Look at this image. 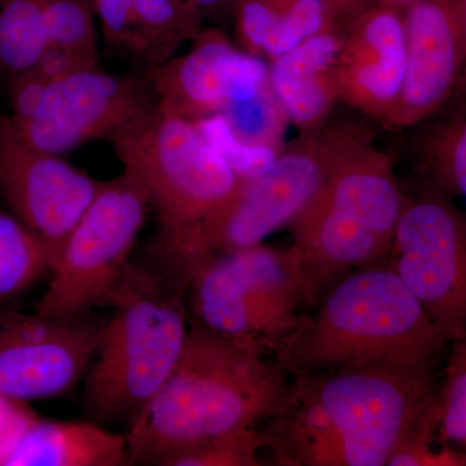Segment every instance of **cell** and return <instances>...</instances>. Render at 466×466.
<instances>
[{
    "mask_svg": "<svg viewBox=\"0 0 466 466\" xmlns=\"http://www.w3.org/2000/svg\"><path fill=\"white\" fill-rule=\"evenodd\" d=\"M435 373L366 366L296 376L283 410L262 431L291 466H388L435 415Z\"/></svg>",
    "mask_w": 466,
    "mask_h": 466,
    "instance_id": "1",
    "label": "cell"
},
{
    "mask_svg": "<svg viewBox=\"0 0 466 466\" xmlns=\"http://www.w3.org/2000/svg\"><path fill=\"white\" fill-rule=\"evenodd\" d=\"M253 342L211 332L191 320L179 363L128 426L130 464L158 465L198 441L256 428L283 410L290 385Z\"/></svg>",
    "mask_w": 466,
    "mask_h": 466,
    "instance_id": "2",
    "label": "cell"
},
{
    "mask_svg": "<svg viewBox=\"0 0 466 466\" xmlns=\"http://www.w3.org/2000/svg\"><path fill=\"white\" fill-rule=\"evenodd\" d=\"M450 341L390 266L350 272L318 299L278 350L294 376L389 366L435 373Z\"/></svg>",
    "mask_w": 466,
    "mask_h": 466,
    "instance_id": "3",
    "label": "cell"
},
{
    "mask_svg": "<svg viewBox=\"0 0 466 466\" xmlns=\"http://www.w3.org/2000/svg\"><path fill=\"white\" fill-rule=\"evenodd\" d=\"M188 283L148 254L131 260L86 379L85 406L95 420L130 426L167 381L191 330Z\"/></svg>",
    "mask_w": 466,
    "mask_h": 466,
    "instance_id": "4",
    "label": "cell"
},
{
    "mask_svg": "<svg viewBox=\"0 0 466 466\" xmlns=\"http://www.w3.org/2000/svg\"><path fill=\"white\" fill-rule=\"evenodd\" d=\"M106 142L157 214L158 231L147 253L158 258L179 256L222 216L244 183L193 122L159 106Z\"/></svg>",
    "mask_w": 466,
    "mask_h": 466,
    "instance_id": "5",
    "label": "cell"
},
{
    "mask_svg": "<svg viewBox=\"0 0 466 466\" xmlns=\"http://www.w3.org/2000/svg\"><path fill=\"white\" fill-rule=\"evenodd\" d=\"M187 303L211 332L278 351L309 308L299 251L259 244L208 257L192 269Z\"/></svg>",
    "mask_w": 466,
    "mask_h": 466,
    "instance_id": "6",
    "label": "cell"
},
{
    "mask_svg": "<svg viewBox=\"0 0 466 466\" xmlns=\"http://www.w3.org/2000/svg\"><path fill=\"white\" fill-rule=\"evenodd\" d=\"M12 127L34 148L61 156L110 135L158 106L143 72L116 76L99 66L48 75L32 70L11 84Z\"/></svg>",
    "mask_w": 466,
    "mask_h": 466,
    "instance_id": "7",
    "label": "cell"
},
{
    "mask_svg": "<svg viewBox=\"0 0 466 466\" xmlns=\"http://www.w3.org/2000/svg\"><path fill=\"white\" fill-rule=\"evenodd\" d=\"M149 210L148 196L127 171L101 182L51 268L36 314L69 321L110 308Z\"/></svg>",
    "mask_w": 466,
    "mask_h": 466,
    "instance_id": "8",
    "label": "cell"
},
{
    "mask_svg": "<svg viewBox=\"0 0 466 466\" xmlns=\"http://www.w3.org/2000/svg\"><path fill=\"white\" fill-rule=\"evenodd\" d=\"M391 267L449 341L466 337V214L428 189L407 198Z\"/></svg>",
    "mask_w": 466,
    "mask_h": 466,
    "instance_id": "9",
    "label": "cell"
},
{
    "mask_svg": "<svg viewBox=\"0 0 466 466\" xmlns=\"http://www.w3.org/2000/svg\"><path fill=\"white\" fill-rule=\"evenodd\" d=\"M329 147L330 131L281 150L268 170L244 180L222 216L167 262L191 276L208 257L263 244L290 226L320 188Z\"/></svg>",
    "mask_w": 466,
    "mask_h": 466,
    "instance_id": "10",
    "label": "cell"
},
{
    "mask_svg": "<svg viewBox=\"0 0 466 466\" xmlns=\"http://www.w3.org/2000/svg\"><path fill=\"white\" fill-rule=\"evenodd\" d=\"M106 320L95 314L58 320L0 305V398L21 403L72 390L96 354Z\"/></svg>",
    "mask_w": 466,
    "mask_h": 466,
    "instance_id": "11",
    "label": "cell"
},
{
    "mask_svg": "<svg viewBox=\"0 0 466 466\" xmlns=\"http://www.w3.org/2000/svg\"><path fill=\"white\" fill-rule=\"evenodd\" d=\"M100 184L60 156L34 148L0 113V195L41 241L51 268Z\"/></svg>",
    "mask_w": 466,
    "mask_h": 466,
    "instance_id": "12",
    "label": "cell"
},
{
    "mask_svg": "<svg viewBox=\"0 0 466 466\" xmlns=\"http://www.w3.org/2000/svg\"><path fill=\"white\" fill-rule=\"evenodd\" d=\"M143 73L158 106L191 122L271 90L263 58L236 47L218 29H202L186 55Z\"/></svg>",
    "mask_w": 466,
    "mask_h": 466,
    "instance_id": "13",
    "label": "cell"
},
{
    "mask_svg": "<svg viewBox=\"0 0 466 466\" xmlns=\"http://www.w3.org/2000/svg\"><path fill=\"white\" fill-rule=\"evenodd\" d=\"M406 69L386 127L424 124L441 112L458 91L464 67L459 0H416L403 7Z\"/></svg>",
    "mask_w": 466,
    "mask_h": 466,
    "instance_id": "14",
    "label": "cell"
},
{
    "mask_svg": "<svg viewBox=\"0 0 466 466\" xmlns=\"http://www.w3.org/2000/svg\"><path fill=\"white\" fill-rule=\"evenodd\" d=\"M406 51L403 8L381 3L361 11L343 30L339 97L366 115L385 118L403 84Z\"/></svg>",
    "mask_w": 466,
    "mask_h": 466,
    "instance_id": "15",
    "label": "cell"
},
{
    "mask_svg": "<svg viewBox=\"0 0 466 466\" xmlns=\"http://www.w3.org/2000/svg\"><path fill=\"white\" fill-rule=\"evenodd\" d=\"M112 56L148 72L200 34L202 17L184 0H94Z\"/></svg>",
    "mask_w": 466,
    "mask_h": 466,
    "instance_id": "16",
    "label": "cell"
},
{
    "mask_svg": "<svg viewBox=\"0 0 466 466\" xmlns=\"http://www.w3.org/2000/svg\"><path fill=\"white\" fill-rule=\"evenodd\" d=\"M343 30L330 24L271 61L269 88L285 116L299 128L314 131L339 99L337 63Z\"/></svg>",
    "mask_w": 466,
    "mask_h": 466,
    "instance_id": "17",
    "label": "cell"
},
{
    "mask_svg": "<svg viewBox=\"0 0 466 466\" xmlns=\"http://www.w3.org/2000/svg\"><path fill=\"white\" fill-rule=\"evenodd\" d=\"M5 466H126L127 437L92 422L32 417L5 453Z\"/></svg>",
    "mask_w": 466,
    "mask_h": 466,
    "instance_id": "18",
    "label": "cell"
},
{
    "mask_svg": "<svg viewBox=\"0 0 466 466\" xmlns=\"http://www.w3.org/2000/svg\"><path fill=\"white\" fill-rule=\"evenodd\" d=\"M355 0H236L242 50L274 61L330 24Z\"/></svg>",
    "mask_w": 466,
    "mask_h": 466,
    "instance_id": "19",
    "label": "cell"
},
{
    "mask_svg": "<svg viewBox=\"0 0 466 466\" xmlns=\"http://www.w3.org/2000/svg\"><path fill=\"white\" fill-rule=\"evenodd\" d=\"M47 48L39 72L56 75L99 66L94 0H43Z\"/></svg>",
    "mask_w": 466,
    "mask_h": 466,
    "instance_id": "20",
    "label": "cell"
},
{
    "mask_svg": "<svg viewBox=\"0 0 466 466\" xmlns=\"http://www.w3.org/2000/svg\"><path fill=\"white\" fill-rule=\"evenodd\" d=\"M422 143L421 161L431 189L466 200V100L438 113Z\"/></svg>",
    "mask_w": 466,
    "mask_h": 466,
    "instance_id": "21",
    "label": "cell"
},
{
    "mask_svg": "<svg viewBox=\"0 0 466 466\" xmlns=\"http://www.w3.org/2000/svg\"><path fill=\"white\" fill-rule=\"evenodd\" d=\"M46 48L43 0H0V75L12 84L39 66Z\"/></svg>",
    "mask_w": 466,
    "mask_h": 466,
    "instance_id": "22",
    "label": "cell"
},
{
    "mask_svg": "<svg viewBox=\"0 0 466 466\" xmlns=\"http://www.w3.org/2000/svg\"><path fill=\"white\" fill-rule=\"evenodd\" d=\"M435 433L441 444L466 456V337L450 342L435 400Z\"/></svg>",
    "mask_w": 466,
    "mask_h": 466,
    "instance_id": "23",
    "label": "cell"
},
{
    "mask_svg": "<svg viewBox=\"0 0 466 466\" xmlns=\"http://www.w3.org/2000/svg\"><path fill=\"white\" fill-rule=\"evenodd\" d=\"M263 434L256 428L198 441L167 455L159 466H257Z\"/></svg>",
    "mask_w": 466,
    "mask_h": 466,
    "instance_id": "24",
    "label": "cell"
},
{
    "mask_svg": "<svg viewBox=\"0 0 466 466\" xmlns=\"http://www.w3.org/2000/svg\"><path fill=\"white\" fill-rule=\"evenodd\" d=\"M208 146L219 153L242 180L253 179L274 165L281 150L240 139L225 115L205 116L193 122Z\"/></svg>",
    "mask_w": 466,
    "mask_h": 466,
    "instance_id": "25",
    "label": "cell"
},
{
    "mask_svg": "<svg viewBox=\"0 0 466 466\" xmlns=\"http://www.w3.org/2000/svg\"><path fill=\"white\" fill-rule=\"evenodd\" d=\"M220 115H225L232 130L245 142L263 144L279 149L281 122L287 116L271 90L257 99L229 106Z\"/></svg>",
    "mask_w": 466,
    "mask_h": 466,
    "instance_id": "26",
    "label": "cell"
},
{
    "mask_svg": "<svg viewBox=\"0 0 466 466\" xmlns=\"http://www.w3.org/2000/svg\"><path fill=\"white\" fill-rule=\"evenodd\" d=\"M187 5H191L202 17L217 18L231 15L235 9L236 0H184Z\"/></svg>",
    "mask_w": 466,
    "mask_h": 466,
    "instance_id": "27",
    "label": "cell"
},
{
    "mask_svg": "<svg viewBox=\"0 0 466 466\" xmlns=\"http://www.w3.org/2000/svg\"><path fill=\"white\" fill-rule=\"evenodd\" d=\"M460 16H461L462 39H464V67H462L461 79L455 96L451 100V104L461 103L466 100V0H459Z\"/></svg>",
    "mask_w": 466,
    "mask_h": 466,
    "instance_id": "28",
    "label": "cell"
},
{
    "mask_svg": "<svg viewBox=\"0 0 466 466\" xmlns=\"http://www.w3.org/2000/svg\"><path fill=\"white\" fill-rule=\"evenodd\" d=\"M382 5H395V7H406L410 3L416 2V0H380Z\"/></svg>",
    "mask_w": 466,
    "mask_h": 466,
    "instance_id": "29",
    "label": "cell"
},
{
    "mask_svg": "<svg viewBox=\"0 0 466 466\" xmlns=\"http://www.w3.org/2000/svg\"><path fill=\"white\" fill-rule=\"evenodd\" d=\"M3 210L0 208V225H2Z\"/></svg>",
    "mask_w": 466,
    "mask_h": 466,
    "instance_id": "30",
    "label": "cell"
}]
</instances>
